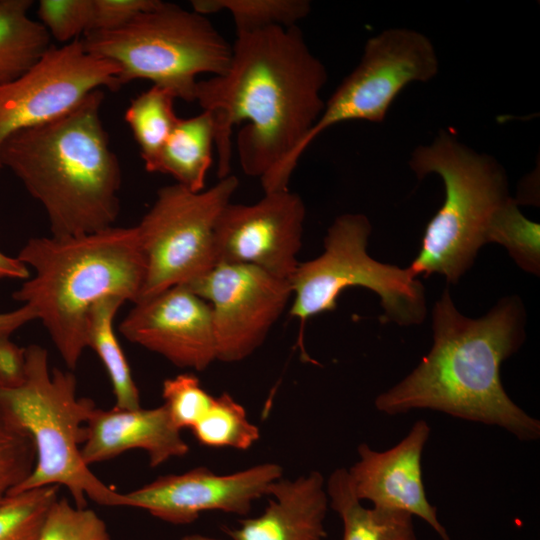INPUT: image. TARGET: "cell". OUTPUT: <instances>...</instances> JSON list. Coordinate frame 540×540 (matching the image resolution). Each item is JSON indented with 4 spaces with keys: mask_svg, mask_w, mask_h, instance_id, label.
<instances>
[{
    "mask_svg": "<svg viewBox=\"0 0 540 540\" xmlns=\"http://www.w3.org/2000/svg\"><path fill=\"white\" fill-rule=\"evenodd\" d=\"M328 79L298 26L237 34L228 70L197 82L195 101L211 114L217 175H230L232 134L245 174L264 193L289 189L303 144L325 106Z\"/></svg>",
    "mask_w": 540,
    "mask_h": 540,
    "instance_id": "cell-1",
    "label": "cell"
},
{
    "mask_svg": "<svg viewBox=\"0 0 540 540\" xmlns=\"http://www.w3.org/2000/svg\"><path fill=\"white\" fill-rule=\"evenodd\" d=\"M525 324L518 296L501 299L474 319L459 312L445 289L432 310L430 351L405 378L375 398L376 410L396 416L429 409L500 427L520 441L538 440L540 421L508 396L500 378L502 363L525 341Z\"/></svg>",
    "mask_w": 540,
    "mask_h": 540,
    "instance_id": "cell-2",
    "label": "cell"
},
{
    "mask_svg": "<svg viewBox=\"0 0 540 540\" xmlns=\"http://www.w3.org/2000/svg\"><path fill=\"white\" fill-rule=\"evenodd\" d=\"M101 89L47 123L10 135L0 149L10 169L44 208L51 235L102 230L118 217L121 169L103 126Z\"/></svg>",
    "mask_w": 540,
    "mask_h": 540,
    "instance_id": "cell-3",
    "label": "cell"
},
{
    "mask_svg": "<svg viewBox=\"0 0 540 540\" xmlns=\"http://www.w3.org/2000/svg\"><path fill=\"white\" fill-rule=\"evenodd\" d=\"M17 258L34 275L13 298L33 310L70 369L87 348V315L93 304L107 296L136 303L146 274L136 226L33 237Z\"/></svg>",
    "mask_w": 540,
    "mask_h": 540,
    "instance_id": "cell-4",
    "label": "cell"
},
{
    "mask_svg": "<svg viewBox=\"0 0 540 540\" xmlns=\"http://www.w3.org/2000/svg\"><path fill=\"white\" fill-rule=\"evenodd\" d=\"M26 379L17 388L0 387V410L31 437L36 461L30 475L9 495L43 486H64L75 506L87 499L104 506H130L90 470L81 455L86 423L96 409L90 398L78 397L71 372L48 366L47 350L25 348Z\"/></svg>",
    "mask_w": 540,
    "mask_h": 540,
    "instance_id": "cell-5",
    "label": "cell"
},
{
    "mask_svg": "<svg viewBox=\"0 0 540 540\" xmlns=\"http://www.w3.org/2000/svg\"><path fill=\"white\" fill-rule=\"evenodd\" d=\"M410 167L419 179L438 174L445 198L408 268L417 278L436 273L456 284L488 243L495 216L511 198L506 174L493 157L475 152L445 131L430 145L414 150Z\"/></svg>",
    "mask_w": 540,
    "mask_h": 540,
    "instance_id": "cell-6",
    "label": "cell"
},
{
    "mask_svg": "<svg viewBox=\"0 0 540 540\" xmlns=\"http://www.w3.org/2000/svg\"><path fill=\"white\" fill-rule=\"evenodd\" d=\"M82 43L119 67L121 86L145 79L186 102L195 101L198 75H223L232 56L206 16L163 1L122 27L86 34Z\"/></svg>",
    "mask_w": 540,
    "mask_h": 540,
    "instance_id": "cell-7",
    "label": "cell"
},
{
    "mask_svg": "<svg viewBox=\"0 0 540 540\" xmlns=\"http://www.w3.org/2000/svg\"><path fill=\"white\" fill-rule=\"evenodd\" d=\"M372 226L361 213L338 216L323 241V252L299 262L290 278L289 313L300 322L337 308L340 294L363 287L380 297L381 322L399 326L420 325L427 316L425 288L409 270L373 259L367 252Z\"/></svg>",
    "mask_w": 540,
    "mask_h": 540,
    "instance_id": "cell-8",
    "label": "cell"
},
{
    "mask_svg": "<svg viewBox=\"0 0 540 540\" xmlns=\"http://www.w3.org/2000/svg\"><path fill=\"white\" fill-rule=\"evenodd\" d=\"M238 185V179L228 175L199 192L177 183L157 191L153 205L136 225L146 265L139 300L186 285L216 265V221Z\"/></svg>",
    "mask_w": 540,
    "mask_h": 540,
    "instance_id": "cell-9",
    "label": "cell"
},
{
    "mask_svg": "<svg viewBox=\"0 0 540 540\" xmlns=\"http://www.w3.org/2000/svg\"><path fill=\"white\" fill-rule=\"evenodd\" d=\"M438 68L432 42L416 30L390 28L371 37L357 67L325 102L303 144V152L323 131L341 122H382L408 84L432 79Z\"/></svg>",
    "mask_w": 540,
    "mask_h": 540,
    "instance_id": "cell-10",
    "label": "cell"
},
{
    "mask_svg": "<svg viewBox=\"0 0 540 540\" xmlns=\"http://www.w3.org/2000/svg\"><path fill=\"white\" fill-rule=\"evenodd\" d=\"M119 74L114 62L89 53L82 40L51 46L22 75L0 84V149L10 135L64 115L91 92L118 90Z\"/></svg>",
    "mask_w": 540,
    "mask_h": 540,
    "instance_id": "cell-11",
    "label": "cell"
},
{
    "mask_svg": "<svg viewBox=\"0 0 540 540\" xmlns=\"http://www.w3.org/2000/svg\"><path fill=\"white\" fill-rule=\"evenodd\" d=\"M185 286L209 303L217 360L223 362L256 351L292 298L289 280L248 265L216 264Z\"/></svg>",
    "mask_w": 540,
    "mask_h": 540,
    "instance_id": "cell-12",
    "label": "cell"
},
{
    "mask_svg": "<svg viewBox=\"0 0 540 540\" xmlns=\"http://www.w3.org/2000/svg\"><path fill=\"white\" fill-rule=\"evenodd\" d=\"M306 208L294 192L264 193L252 204L229 202L214 229L216 264H239L259 268L290 280L302 247Z\"/></svg>",
    "mask_w": 540,
    "mask_h": 540,
    "instance_id": "cell-13",
    "label": "cell"
},
{
    "mask_svg": "<svg viewBox=\"0 0 540 540\" xmlns=\"http://www.w3.org/2000/svg\"><path fill=\"white\" fill-rule=\"evenodd\" d=\"M282 478L275 463H264L227 475L198 467L179 475H166L126 493L130 507L147 510L172 524H188L202 512L223 511L246 515L252 502L268 495Z\"/></svg>",
    "mask_w": 540,
    "mask_h": 540,
    "instance_id": "cell-14",
    "label": "cell"
},
{
    "mask_svg": "<svg viewBox=\"0 0 540 540\" xmlns=\"http://www.w3.org/2000/svg\"><path fill=\"white\" fill-rule=\"evenodd\" d=\"M119 330L180 368L202 371L217 360L211 307L185 285L134 303Z\"/></svg>",
    "mask_w": 540,
    "mask_h": 540,
    "instance_id": "cell-15",
    "label": "cell"
},
{
    "mask_svg": "<svg viewBox=\"0 0 540 540\" xmlns=\"http://www.w3.org/2000/svg\"><path fill=\"white\" fill-rule=\"evenodd\" d=\"M430 433L427 421L420 419L400 442L385 451L362 443L357 447L359 459L347 471L361 502L407 512L425 521L441 540H450L437 508L427 499L423 483L421 461Z\"/></svg>",
    "mask_w": 540,
    "mask_h": 540,
    "instance_id": "cell-16",
    "label": "cell"
},
{
    "mask_svg": "<svg viewBox=\"0 0 540 540\" xmlns=\"http://www.w3.org/2000/svg\"><path fill=\"white\" fill-rule=\"evenodd\" d=\"M132 449H142L152 467L189 451L164 405L144 409L96 407L86 423L85 441L81 447L84 462L90 466Z\"/></svg>",
    "mask_w": 540,
    "mask_h": 540,
    "instance_id": "cell-17",
    "label": "cell"
},
{
    "mask_svg": "<svg viewBox=\"0 0 540 540\" xmlns=\"http://www.w3.org/2000/svg\"><path fill=\"white\" fill-rule=\"evenodd\" d=\"M268 495L273 498L258 517L223 527L233 540H325L329 505L323 475L312 471L295 480L280 478Z\"/></svg>",
    "mask_w": 540,
    "mask_h": 540,
    "instance_id": "cell-18",
    "label": "cell"
},
{
    "mask_svg": "<svg viewBox=\"0 0 540 540\" xmlns=\"http://www.w3.org/2000/svg\"><path fill=\"white\" fill-rule=\"evenodd\" d=\"M326 492L330 507L343 523L342 540H418L411 514L365 507L354 494L347 469L331 473Z\"/></svg>",
    "mask_w": 540,
    "mask_h": 540,
    "instance_id": "cell-19",
    "label": "cell"
},
{
    "mask_svg": "<svg viewBox=\"0 0 540 540\" xmlns=\"http://www.w3.org/2000/svg\"><path fill=\"white\" fill-rule=\"evenodd\" d=\"M214 138L209 112L202 110L193 117L179 118L151 173L170 175L177 184L194 192L204 190L212 165Z\"/></svg>",
    "mask_w": 540,
    "mask_h": 540,
    "instance_id": "cell-20",
    "label": "cell"
},
{
    "mask_svg": "<svg viewBox=\"0 0 540 540\" xmlns=\"http://www.w3.org/2000/svg\"><path fill=\"white\" fill-rule=\"evenodd\" d=\"M126 301L119 296H107L97 301L88 312L86 346L92 348L109 375L115 407H141L139 389L113 328L114 317Z\"/></svg>",
    "mask_w": 540,
    "mask_h": 540,
    "instance_id": "cell-21",
    "label": "cell"
},
{
    "mask_svg": "<svg viewBox=\"0 0 540 540\" xmlns=\"http://www.w3.org/2000/svg\"><path fill=\"white\" fill-rule=\"evenodd\" d=\"M32 4L0 0V84L22 75L51 47L45 27L28 16Z\"/></svg>",
    "mask_w": 540,
    "mask_h": 540,
    "instance_id": "cell-22",
    "label": "cell"
},
{
    "mask_svg": "<svg viewBox=\"0 0 540 540\" xmlns=\"http://www.w3.org/2000/svg\"><path fill=\"white\" fill-rule=\"evenodd\" d=\"M175 99L169 91L152 85L132 99L125 111L124 119L150 173L180 118L175 113Z\"/></svg>",
    "mask_w": 540,
    "mask_h": 540,
    "instance_id": "cell-23",
    "label": "cell"
},
{
    "mask_svg": "<svg viewBox=\"0 0 540 540\" xmlns=\"http://www.w3.org/2000/svg\"><path fill=\"white\" fill-rule=\"evenodd\" d=\"M192 10L203 16L227 11L236 33H248L270 27H292L311 10L307 0H193Z\"/></svg>",
    "mask_w": 540,
    "mask_h": 540,
    "instance_id": "cell-24",
    "label": "cell"
},
{
    "mask_svg": "<svg viewBox=\"0 0 540 540\" xmlns=\"http://www.w3.org/2000/svg\"><path fill=\"white\" fill-rule=\"evenodd\" d=\"M197 441L208 447L250 448L260 436L242 405L227 393L214 397L211 405L191 428Z\"/></svg>",
    "mask_w": 540,
    "mask_h": 540,
    "instance_id": "cell-25",
    "label": "cell"
},
{
    "mask_svg": "<svg viewBox=\"0 0 540 540\" xmlns=\"http://www.w3.org/2000/svg\"><path fill=\"white\" fill-rule=\"evenodd\" d=\"M540 226L527 219L512 197L495 216L488 234V243L506 248L511 258L524 271L539 275Z\"/></svg>",
    "mask_w": 540,
    "mask_h": 540,
    "instance_id": "cell-26",
    "label": "cell"
},
{
    "mask_svg": "<svg viewBox=\"0 0 540 540\" xmlns=\"http://www.w3.org/2000/svg\"><path fill=\"white\" fill-rule=\"evenodd\" d=\"M58 489L50 485L7 496L0 505V540H37Z\"/></svg>",
    "mask_w": 540,
    "mask_h": 540,
    "instance_id": "cell-27",
    "label": "cell"
},
{
    "mask_svg": "<svg viewBox=\"0 0 540 540\" xmlns=\"http://www.w3.org/2000/svg\"><path fill=\"white\" fill-rule=\"evenodd\" d=\"M35 461L29 434L0 410V505L30 475Z\"/></svg>",
    "mask_w": 540,
    "mask_h": 540,
    "instance_id": "cell-28",
    "label": "cell"
},
{
    "mask_svg": "<svg viewBox=\"0 0 540 540\" xmlns=\"http://www.w3.org/2000/svg\"><path fill=\"white\" fill-rule=\"evenodd\" d=\"M37 540H111L105 522L91 509L72 506L65 498L50 507Z\"/></svg>",
    "mask_w": 540,
    "mask_h": 540,
    "instance_id": "cell-29",
    "label": "cell"
},
{
    "mask_svg": "<svg viewBox=\"0 0 540 540\" xmlns=\"http://www.w3.org/2000/svg\"><path fill=\"white\" fill-rule=\"evenodd\" d=\"M164 406L178 429L192 428L211 405L214 396L204 390L199 379L190 373L164 380Z\"/></svg>",
    "mask_w": 540,
    "mask_h": 540,
    "instance_id": "cell-30",
    "label": "cell"
},
{
    "mask_svg": "<svg viewBox=\"0 0 540 540\" xmlns=\"http://www.w3.org/2000/svg\"><path fill=\"white\" fill-rule=\"evenodd\" d=\"M92 7L93 0H41L37 15L50 37L67 44L88 32Z\"/></svg>",
    "mask_w": 540,
    "mask_h": 540,
    "instance_id": "cell-31",
    "label": "cell"
},
{
    "mask_svg": "<svg viewBox=\"0 0 540 540\" xmlns=\"http://www.w3.org/2000/svg\"><path fill=\"white\" fill-rule=\"evenodd\" d=\"M158 1L93 0L90 27L86 34L122 27L141 12L153 7Z\"/></svg>",
    "mask_w": 540,
    "mask_h": 540,
    "instance_id": "cell-32",
    "label": "cell"
},
{
    "mask_svg": "<svg viewBox=\"0 0 540 540\" xmlns=\"http://www.w3.org/2000/svg\"><path fill=\"white\" fill-rule=\"evenodd\" d=\"M25 379V348L17 346L10 337L0 338V387L17 388Z\"/></svg>",
    "mask_w": 540,
    "mask_h": 540,
    "instance_id": "cell-33",
    "label": "cell"
},
{
    "mask_svg": "<svg viewBox=\"0 0 540 540\" xmlns=\"http://www.w3.org/2000/svg\"><path fill=\"white\" fill-rule=\"evenodd\" d=\"M36 319L33 310L22 305L20 308L0 313V338L10 337V335L24 324Z\"/></svg>",
    "mask_w": 540,
    "mask_h": 540,
    "instance_id": "cell-34",
    "label": "cell"
},
{
    "mask_svg": "<svg viewBox=\"0 0 540 540\" xmlns=\"http://www.w3.org/2000/svg\"><path fill=\"white\" fill-rule=\"evenodd\" d=\"M29 268L17 257H10L0 251V279H28Z\"/></svg>",
    "mask_w": 540,
    "mask_h": 540,
    "instance_id": "cell-35",
    "label": "cell"
},
{
    "mask_svg": "<svg viewBox=\"0 0 540 540\" xmlns=\"http://www.w3.org/2000/svg\"><path fill=\"white\" fill-rule=\"evenodd\" d=\"M180 540H220V539L212 538V537H208V536H204L200 534H191V535H186L182 537Z\"/></svg>",
    "mask_w": 540,
    "mask_h": 540,
    "instance_id": "cell-36",
    "label": "cell"
}]
</instances>
